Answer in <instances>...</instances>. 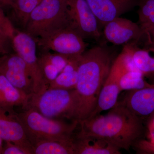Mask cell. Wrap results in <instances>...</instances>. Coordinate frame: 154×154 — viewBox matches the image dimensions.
I'll return each instance as SVG.
<instances>
[{"instance_id":"5b68a950","label":"cell","mask_w":154,"mask_h":154,"mask_svg":"<svg viewBox=\"0 0 154 154\" xmlns=\"http://www.w3.org/2000/svg\"><path fill=\"white\" fill-rule=\"evenodd\" d=\"M69 24L67 0H42L30 14L25 31L36 39Z\"/></svg>"},{"instance_id":"7402d4cb","label":"cell","mask_w":154,"mask_h":154,"mask_svg":"<svg viewBox=\"0 0 154 154\" xmlns=\"http://www.w3.org/2000/svg\"><path fill=\"white\" fill-rule=\"evenodd\" d=\"M42 0H16L11 7L17 22L25 29L32 11Z\"/></svg>"},{"instance_id":"d6986e66","label":"cell","mask_w":154,"mask_h":154,"mask_svg":"<svg viewBox=\"0 0 154 154\" xmlns=\"http://www.w3.org/2000/svg\"><path fill=\"white\" fill-rule=\"evenodd\" d=\"M135 64L144 77L154 84V57L146 49H141L136 44H129Z\"/></svg>"},{"instance_id":"ba28073f","label":"cell","mask_w":154,"mask_h":154,"mask_svg":"<svg viewBox=\"0 0 154 154\" xmlns=\"http://www.w3.org/2000/svg\"><path fill=\"white\" fill-rule=\"evenodd\" d=\"M67 2L70 26L84 39H99L101 28L86 0H67Z\"/></svg>"},{"instance_id":"cb8c5ba5","label":"cell","mask_w":154,"mask_h":154,"mask_svg":"<svg viewBox=\"0 0 154 154\" xmlns=\"http://www.w3.org/2000/svg\"><path fill=\"white\" fill-rule=\"evenodd\" d=\"M132 147L137 154H154V142L146 140L144 138L137 141Z\"/></svg>"},{"instance_id":"7c38bea8","label":"cell","mask_w":154,"mask_h":154,"mask_svg":"<svg viewBox=\"0 0 154 154\" xmlns=\"http://www.w3.org/2000/svg\"><path fill=\"white\" fill-rule=\"evenodd\" d=\"M124 72L121 65L115 60L100 91L96 108L88 118L99 115L102 111L110 110L117 104L119 95L121 92L119 81L120 75Z\"/></svg>"},{"instance_id":"603a6c76","label":"cell","mask_w":154,"mask_h":154,"mask_svg":"<svg viewBox=\"0 0 154 154\" xmlns=\"http://www.w3.org/2000/svg\"><path fill=\"white\" fill-rule=\"evenodd\" d=\"M139 25L142 30L154 26V0H138Z\"/></svg>"},{"instance_id":"d4e9b609","label":"cell","mask_w":154,"mask_h":154,"mask_svg":"<svg viewBox=\"0 0 154 154\" xmlns=\"http://www.w3.org/2000/svg\"><path fill=\"white\" fill-rule=\"evenodd\" d=\"M12 48L11 38L0 26V55L10 53Z\"/></svg>"},{"instance_id":"6da1fadb","label":"cell","mask_w":154,"mask_h":154,"mask_svg":"<svg viewBox=\"0 0 154 154\" xmlns=\"http://www.w3.org/2000/svg\"><path fill=\"white\" fill-rule=\"evenodd\" d=\"M76 136L104 139L119 149L128 151L134 144L144 138L143 119L133 113L121 102H117L106 114H99L79 122Z\"/></svg>"},{"instance_id":"f546056e","label":"cell","mask_w":154,"mask_h":154,"mask_svg":"<svg viewBox=\"0 0 154 154\" xmlns=\"http://www.w3.org/2000/svg\"><path fill=\"white\" fill-rule=\"evenodd\" d=\"M146 49L149 52H154V47L150 48H148Z\"/></svg>"},{"instance_id":"8fae6325","label":"cell","mask_w":154,"mask_h":154,"mask_svg":"<svg viewBox=\"0 0 154 154\" xmlns=\"http://www.w3.org/2000/svg\"><path fill=\"white\" fill-rule=\"evenodd\" d=\"M0 138L19 146L27 154H33V147L14 110L0 107Z\"/></svg>"},{"instance_id":"e0dca14e","label":"cell","mask_w":154,"mask_h":154,"mask_svg":"<svg viewBox=\"0 0 154 154\" xmlns=\"http://www.w3.org/2000/svg\"><path fill=\"white\" fill-rule=\"evenodd\" d=\"M29 95L13 85L0 73V107L13 110L14 107L26 105Z\"/></svg>"},{"instance_id":"484cf974","label":"cell","mask_w":154,"mask_h":154,"mask_svg":"<svg viewBox=\"0 0 154 154\" xmlns=\"http://www.w3.org/2000/svg\"><path fill=\"white\" fill-rule=\"evenodd\" d=\"M5 145L3 146L2 154H27L26 152L19 146L11 142L5 141Z\"/></svg>"},{"instance_id":"3957f363","label":"cell","mask_w":154,"mask_h":154,"mask_svg":"<svg viewBox=\"0 0 154 154\" xmlns=\"http://www.w3.org/2000/svg\"><path fill=\"white\" fill-rule=\"evenodd\" d=\"M17 115L33 146L43 141L71 140L79 125L76 121L68 122L63 119L48 118L31 108Z\"/></svg>"},{"instance_id":"4316f807","label":"cell","mask_w":154,"mask_h":154,"mask_svg":"<svg viewBox=\"0 0 154 154\" xmlns=\"http://www.w3.org/2000/svg\"><path fill=\"white\" fill-rule=\"evenodd\" d=\"M143 32L144 35H146L147 37V43L148 47L147 49L154 47V26L146 28L143 30Z\"/></svg>"},{"instance_id":"ffe728a7","label":"cell","mask_w":154,"mask_h":154,"mask_svg":"<svg viewBox=\"0 0 154 154\" xmlns=\"http://www.w3.org/2000/svg\"><path fill=\"white\" fill-rule=\"evenodd\" d=\"M73 138L39 142L33 145V154H75Z\"/></svg>"},{"instance_id":"44dd1931","label":"cell","mask_w":154,"mask_h":154,"mask_svg":"<svg viewBox=\"0 0 154 154\" xmlns=\"http://www.w3.org/2000/svg\"><path fill=\"white\" fill-rule=\"evenodd\" d=\"M120 91H129L139 90L148 87L152 84L144 79L143 75L138 71L122 73L119 81Z\"/></svg>"},{"instance_id":"9c48e42d","label":"cell","mask_w":154,"mask_h":154,"mask_svg":"<svg viewBox=\"0 0 154 154\" xmlns=\"http://www.w3.org/2000/svg\"><path fill=\"white\" fill-rule=\"evenodd\" d=\"M1 56L0 73L27 95L33 94V81L25 61L16 53Z\"/></svg>"},{"instance_id":"277c9868","label":"cell","mask_w":154,"mask_h":154,"mask_svg":"<svg viewBox=\"0 0 154 154\" xmlns=\"http://www.w3.org/2000/svg\"><path fill=\"white\" fill-rule=\"evenodd\" d=\"M79 99L75 89H48L39 95H29L25 109H34L42 115L51 119H66L76 121Z\"/></svg>"},{"instance_id":"f1b7e54d","label":"cell","mask_w":154,"mask_h":154,"mask_svg":"<svg viewBox=\"0 0 154 154\" xmlns=\"http://www.w3.org/2000/svg\"><path fill=\"white\" fill-rule=\"evenodd\" d=\"M3 141H4V140L0 138V154H2V151Z\"/></svg>"},{"instance_id":"4fadbf2b","label":"cell","mask_w":154,"mask_h":154,"mask_svg":"<svg viewBox=\"0 0 154 154\" xmlns=\"http://www.w3.org/2000/svg\"><path fill=\"white\" fill-rule=\"evenodd\" d=\"M100 28L137 5L138 0H86Z\"/></svg>"},{"instance_id":"8992f818","label":"cell","mask_w":154,"mask_h":154,"mask_svg":"<svg viewBox=\"0 0 154 154\" xmlns=\"http://www.w3.org/2000/svg\"><path fill=\"white\" fill-rule=\"evenodd\" d=\"M10 37L13 49L25 61L29 69L33 81V94H42L48 89V86L45 81L38 64L36 39L25 31H20L15 28Z\"/></svg>"},{"instance_id":"5bb4252c","label":"cell","mask_w":154,"mask_h":154,"mask_svg":"<svg viewBox=\"0 0 154 154\" xmlns=\"http://www.w3.org/2000/svg\"><path fill=\"white\" fill-rule=\"evenodd\" d=\"M121 102L144 120L154 112V84L147 88L127 91Z\"/></svg>"},{"instance_id":"7a4b0ae2","label":"cell","mask_w":154,"mask_h":154,"mask_svg":"<svg viewBox=\"0 0 154 154\" xmlns=\"http://www.w3.org/2000/svg\"><path fill=\"white\" fill-rule=\"evenodd\" d=\"M113 61L110 50L103 45L92 48L81 55L75 89L79 99V123L88 118L96 108Z\"/></svg>"},{"instance_id":"2e32d148","label":"cell","mask_w":154,"mask_h":154,"mask_svg":"<svg viewBox=\"0 0 154 154\" xmlns=\"http://www.w3.org/2000/svg\"><path fill=\"white\" fill-rule=\"evenodd\" d=\"M70 57L50 51L43 52L38 62L45 82L49 84L55 79L68 62Z\"/></svg>"},{"instance_id":"83f0119b","label":"cell","mask_w":154,"mask_h":154,"mask_svg":"<svg viewBox=\"0 0 154 154\" xmlns=\"http://www.w3.org/2000/svg\"><path fill=\"white\" fill-rule=\"evenodd\" d=\"M16 0H1L0 3L5 5L12 6Z\"/></svg>"},{"instance_id":"52a82bcc","label":"cell","mask_w":154,"mask_h":154,"mask_svg":"<svg viewBox=\"0 0 154 154\" xmlns=\"http://www.w3.org/2000/svg\"><path fill=\"white\" fill-rule=\"evenodd\" d=\"M37 45L44 52L50 51L68 56L82 55L87 44L79 33L70 26L36 39Z\"/></svg>"},{"instance_id":"9a60e30c","label":"cell","mask_w":154,"mask_h":154,"mask_svg":"<svg viewBox=\"0 0 154 154\" xmlns=\"http://www.w3.org/2000/svg\"><path fill=\"white\" fill-rule=\"evenodd\" d=\"M75 154H120V149L104 139L93 136L74 137Z\"/></svg>"},{"instance_id":"4dcf8cb0","label":"cell","mask_w":154,"mask_h":154,"mask_svg":"<svg viewBox=\"0 0 154 154\" xmlns=\"http://www.w3.org/2000/svg\"><path fill=\"white\" fill-rule=\"evenodd\" d=\"M1 0H0V2H1Z\"/></svg>"},{"instance_id":"30bf717a","label":"cell","mask_w":154,"mask_h":154,"mask_svg":"<svg viewBox=\"0 0 154 154\" xmlns=\"http://www.w3.org/2000/svg\"><path fill=\"white\" fill-rule=\"evenodd\" d=\"M105 39L116 45L136 44L144 35L140 26L129 19L117 17L104 26Z\"/></svg>"},{"instance_id":"ac0fdd59","label":"cell","mask_w":154,"mask_h":154,"mask_svg":"<svg viewBox=\"0 0 154 154\" xmlns=\"http://www.w3.org/2000/svg\"><path fill=\"white\" fill-rule=\"evenodd\" d=\"M81 55L71 56L66 66L48 86V89L74 90L78 79V69Z\"/></svg>"}]
</instances>
